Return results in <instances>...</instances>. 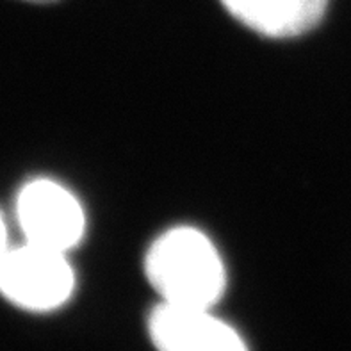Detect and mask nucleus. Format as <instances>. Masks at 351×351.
I'll return each instance as SVG.
<instances>
[{"instance_id":"nucleus-1","label":"nucleus","mask_w":351,"mask_h":351,"mask_svg":"<svg viewBox=\"0 0 351 351\" xmlns=\"http://www.w3.org/2000/svg\"><path fill=\"white\" fill-rule=\"evenodd\" d=\"M145 271L160 303L178 307L213 308L227 284L216 246L189 227L162 234L148 250Z\"/></svg>"},{"instance_id":"nucleus-7","label":"nucleus","mask_w":351,"mask_h":351,"mask_svg":"<svg viewBox=\"0 0 351 351\" xmlns=\"http://www.w3.org/2000/svg\"><path fill=\"white\" fill-rule=\"evenodd\" d=\"M23 2H32V4H52V2H59V0H23Z\"/></svg>"},{"instance_id":"nucleus-2","label":"nucleus","mask_w":351,"mask_h":351,"mask_svg":"<svg viewBox=\"0 0 351 351\" xmlns=\"http://www.w3.org/2000/svg\"><path fill=\"white\" fill-rule=\"evenodd\" d=\"M75 275L66 254L27 243L0 258V293L16 307L49 312L70 300Z\"/></svg>"},{"instance_id":"nucleus-4","label":"nucleus","mask_w":351,"mask_h":351,"mask_svg":"<svg viewBox=\"0 0 351 351\" xmlns=\"http://www.w3.org/2000/svg\"><path fill=\"white\" fill-rule=\"evenodd\" d=\"M213 308L159 303L148 317V334L157 351H248L236 330Z\"/></svg>"},{"instance_id":"nucleus-6","label":"nucleus","mask_w":351,"mask_h":351,"mask_svg":"<svg viewBox=\"0 0 351 351\" xmlns=\"http://www.w3.org/2000/svg\"><path fill=\"white\" fill-rule=\"evenodd\" d=\"M8 232H5L4 219L0 216V258L4 257V254L8 252Z\"/></svg>"},{"instance_id":"nucleus-3","label":"nucleus","mask_w":351,"mask_h":351,"mask_svg":"<svg viewBox=\"0 0 351 351\" xmlns=\"http://www.w3.org/2000/svg\"><path fill=\"white\" fill-rule=\"evenodd\" d=\"M16 214L25 241L32 245L66 254L84 236L86 216L79 200L49 178H38L23 187Z\"/></svg>"},{"instance_id":"nucleus-5","label":"nucleus","mask_w":351,"mask_h":351,"mask_svg":"<svg viewBox=\"0 0 351 351\" xmlns=\"http://www.w3.org/2000/svg\"><path fill=\"white\" fill-rule=\"evenodd\" d=\"M232 16L267 38H294L323 20L328 0H221Z\"/></svg>"}]
</instances>
